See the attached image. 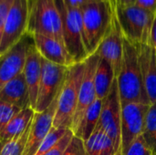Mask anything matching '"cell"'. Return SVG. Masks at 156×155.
I'll return each instance as SVG.
<instances>
[{
	"label": "cell",
	"instance_id": "obj_6",
	"mask_svg": "<svg viewBox=\"0 0 156 155\" xmlns=\"http://www.w3.org/2000/svg\"><path fill=\"white\" fill-rule=\"evenodd\" d=\"M56 4L61 16L66 50L73 63L83 62L89 56L83 42L81 10L67 6L62 0H56Z\"/></svg>",
	"mask_w": 156,
	"mask_h": 155
},
{
	"label": "cell",
	"instance_id": "obj_16",
	"mask_svg": "<svg viewBox=\"0 0 156 155\" xmlns=\"http://www.w3.org/2000/svg\"><path fill=\"white\" fill-rule=\"evenodd\" d=\"M30 36L33 38V42L37 50L43 58L61 66L69 67L74 64L68 54L64 44L58 40L39 34Z\"/></svg>",
	"mask_w": 156,
	"mask_h": 155
},
{
	"label": "cell",
	"instance_id": "obj_30",
	"mask_svg": "<svg viewBox=\"0 0 156 155\" xmlns=\"http://www.w3.org/2000/svg\"><path fill=\"white\" fill-rule=\"evenodd\" d=\"M31 123H32V122L27 126V128L25 130V132L18 137V139H17V141L16 143L15 148H14L12 153L10 155H22L25 144H26V142H27V139L28 134H29V131H30V128H31Z\"/></svg>",
	"mask_w": 156,
	"mask_h": 155
},
{
	"label": "cell",
	"instance_id": "obj_19",
	"mask_svg": "<svg viewBox=\"0 0 156 155\" xmlns=\"http://www.w3.org/2000/svg\"><path fill=\"white\" fill-rule=\"evenodd\" d=\"M34 115L35 111L30 107L21 110L0 133V142L5 144L14 138L21 135L32 122Z\"/></svg>",
	"mask_w": 156,
	"mask_h": 155
},
{
	"label": "cell",
	"instance_id": "obj_24",
	"mask_svg": "<svg viewBox=\"0 0 156 155\" xmlns=\"http://www.w3.org/2000/svg\"><path fill=\"white\" fill-rule=\"evenodd\" d=\"M70 130V129H56L54 127L51 128V130L49 131L48 134L47 135V137L44 139L43 143H41L40 147L38 148L37 152L36 155H45L47 153V152H48L65 134L66 132Z\"/></svg>",
	"mask_w": 156,
	"mask_h": 155
},
{
	"label": "cell",
	"instance_id": "obj_23",
	"mask_svg": "<svg viewBox=\"0 0 156 155\" xmlns=\"http://www.w3.org/2000/svg\"><path fill=\"white\" fill-rule=\"evenodd\" d=\"M142 135L154 155H156V104L149 107Z\"/></svg>",
	"mask_w": 156,
	"mask_h": 155
},
{
	"label": "cell",
	"instance_id": "obj_9",
	"mask_svg": "<svg viewBox=\"0 0 156 155\" xmlns=\"http://www.w3.org/2000/svg\"><path fill=\"white\" fill-rule=\"evenodd\" d=\"M29 0H14L4 26L0 44V56L18 43L27 34Z\"/></svg>",
	"mask_w": 156,
	"mask_h": 155
},
{
	"label": "cell",
	"instance_id": "obj_10",
	"mask_svg": "<svg viewBox=\"0 0 156 155\" xmlns=\"http://www.w3.org/2000/svg\"><path fill=\"white\" fill-rule=\"evenodd\" d=\"M150 105L136 102L122 103L120 155L125 154L130 145L143 134Z\"/></svg>",
	"mask_w": 156,
	"mask_h": 155
},
{
	"label": "cell",
	"instance_id": "obj_13",
	"mask_svg": "<svg viewBox=\"0 0 156 155\" xmlns=\"http://www.w3.org/2000/svg\"><path fill=\"white\" fill-rule=\"evenodd\" d=\"M58 96L45 111L40 113L35 112L22 155H36L44 139L53 127V121L58 106Z\"/></svg>",
	"mask_w": 156,
	"mask_h": 155
},
{
	"label": "cell",
	"instance_id": "obj_26",
	"mask_svg": "<svg viewBox=\"0 0 156 155\" xmlns=\"http://www.w3.org/2000/svg\"><path fill=\"white\" fill-rule=\"evenodd\" d=\"M124 155H154L143 135L138 137L127 149Z\"/></svg>",
	"mask_w": 156,
	"mask_h": 155
},
{
	"label": "cell",
	"instance_id": "obj_3",
	"mask_svg": "<svg viewBox=\"0 0 156 155\" xmlns=\"http://www.w3.org/2000/svg\"><path fill=\"white\" fill-rule=\"evenodd\" d=\"M85 64L74 63L68 68L66 79L58 99L53 127L56 129H70L76 111L80 88L84 74Z\"/></svg>",
	"mask_w": 156,
	"mask_h": 155
},
{
	"label": "cell",
	"instance_id": "obj_22",
	"mask_svg": "<svg viewBox=\"0 0 156 155\" xmlns=\"http://www.w3.org/2000/svg\"><path fill=\"white\" fill-rule=\"evenodd\" d=\"M115 78L111 64L100 58L95 72V90L98 99L103 100L107 97Z\"/></svg>",
	"mask_w": 156,
	"mask_h": 155
},
{
	"label": "cell",
	"instance_id": "obj_11",
	"mask_svg": "<svg viewBox=\"0 0 156 155\" xmlns=\"http://www.w3.org/2000/svg\"><path fill=\"white\" fill-rule=\"evenodd\" d=\"M99 60H100V56L98 55L97 52L90 55L84 60V64H85L84 74L80 88L79 100H78L76 111L70 128L73 133L76 131L77 127L79 126L87 109L91 105V103L97 98L96 90H95V72Z\"/></svg>",
	"mask_w": 156,
	"mask_h": 155
},
{
	"label": "cell",
	"instance_id": "obj_33",
	"mask_svg": "<svg viewBox=\"0 0 156 155\" xmlns=\"http://www.w3.org/2000/svg\"><path fill=\"white\" fill-rule=\"evenodd\" d=\"M149 46L153 48L156 49V12L154 14V21L152 24L151 28V34H150V40H149Z\"/></svg>",
	"mask_w": 156,
	"mask_h": 155
},
{
	"label": "cell",
	"instance_id": "obj_14",
	"mask_svg": "<svg viewBox=\"0 0 156 155\" xmlns=\"http://www.w3.org/2000/svg\"><path fill=\"white\" fill-rule=\"evenodd\" d=\"M100 58L107 60L117 78L122 66V53H123V35L119 26L115 10L112 19V24L109 33L106 35L104 39L100 44L97 51Z\"/></svg>",
	"mask_w": 156,
	"mask_h": 155
},
{
	"label": "cell",
	"instance_id": "obj_29",
	"mask_svg": "<svg viewBox=\"0 0 156 155\" xmlns=\"http://www.w3.org/2000/svg\"><path fill=\"white\" fill-rule=\"evenodd\" d=\"M13 2L14 0H0V44L2 40L5 19Z\"/></svg>",
	"mask_w": 156,
	"mask_h": 155
},
{
	"label": "cell",
	"instance_id": "obj_18",
	"mask_svg": "<svg viewBox=\"0 0 156 155\" xmlns=\"http://www.w3.org/2000/svg\"><path fill=\"white\" fill-rule=\"evenodd\" d=\"M0 100L16 106L20 110L30 107L28 89L23 72L12 79L2 88L0 90Z\"/></svg>",
	"mask_w": 156,
	"mask_h": 155
},
{
	"label": "cell",
	"instance_id": "obj_35",
	"mask_svg": "<svg viewBox=\"0 0 156 155\" xmlns=\"http://www.w3.org/2000/svg\"><path fill=\"white\" fill-rule=\"evenodd\" d=\"M3 145H4V144H3V143L0 142V153H1V150H2V147H3Z\"/></svg>",
	"mask_w": 156,
	"mask_h": 155
},
{
	"label": "cell",
	"instance_id": "obj_27",
	"mask_svg": "<svg viewBox=\"0 0 156 155\" xmlns=\"http://www.w3.org/2000/svg\"><path fill=\"white\" fill-rule=\"evenodd\" d=\"M74 133L71 130H69L66 134L48 151L45 155H62L68 145L69 144L71 139L73 138Z\"/></svg>",
	"mask_w": 156,
	"mask_h": 155
},
{
	"label": "cell",
	"instance_id": "obj_15",
	"mask_svg": "<svg viewBox=\"0 0 156 155\" xmlns=\"http://www.w3.org/2000/svg\"><path fill=\"white\" fill-rule=\"evenodd\" d=\"M150 104H156V49L146 44L134 45Z\"/></svg>",
	"mask_w": 156,
	"mask_h": 155
},
{
	"label": "cell",
	"instance_id": "obj_1",
	"mask_svg": "<svg viewBox=\"0 0 156 155\" xmlns=\"http://www.w3.org/2000/svg\"><path fill=\"white\" fill-rule=\"evenodd\" d=\"M117 82L121 102L150 104L136 47L123 37V53Z\"/></svg>",
	"mask_w": 156,
	"mask_h": 155
},
{
	"label": "cell",
	"instance_id": "obj_25",
	"mask_svg": "<svg viewBox=\"0 0 156 155\" xmlns=\"http://www.w3.org/2000/svg\"><path fill=\"white\" fill-rule=\"evenodd\" d=\"M20 111L17 107L0 100V133Z\"/></svg>",
	"mask_w": 156,
	"mask_h": 155
},
{
	"label": "cell",
	"instance_id": "obj_5",
	"mask_svg": "<svg viewBox=\"0 0 156 155\" xmlns=\"http://www.w3.org/2000/svg\"><path fill=\"white\" fill-rule=\"evenodd\" d=\"M113 5L123 37L133 45H149L154 13L139 7L135 4L127 6L116 5L114 3Z\"/></svg>",
	"mask_w": 156,
	"mask_h": 155
},
{
	"label": "cell",
	"instance_id": "obj_20",
	"mask_svg": "<svg viewBox=\"0 0 156 155\" xmlns=\"http://www.w3.org/2000/svg\"><path fill=\"white\" fill-rule=\"evenodd\" d=\"M103 100L96 98L91 105L87 109L79 126L74 132V135L80 138L83 142L87 141L97 127Z\"/></svg>",
	"mask_w": 156,
	"mask_h": 155
},
{
	"label": "cell",
	"instance_id": "obj_31",
	"mask_svg": "<svg viewBox=\"0 0 156 155\" xmlns=\"http://www.w3.org/2000/svg\"><path fill=\"white\" fill-rule=\"evenodd\" d=\"M135 5L152 13L156 12V0H136Z\"/></svg>",
	"mask_w": 156,
	"mask_h": 155
},
{
	"label": "cell",
	"instance_id": "obj_17",
	"mask_svg": "<svg viewBox=\"0 0 156 155\" xmlns=\"http://www.w3.org/2000/svg\"><path fill=\"white\" fill-rule=\"evenodd\" d=\"M41 56L37 50L34 42L29 47L23 73L25 75L27 86L28 89V96L30 107L35 110L37 99L38 87L41 78Z\"/></svg>",
	"mask_w": 156,
	"mask_h": 155
},
{
	"label": "cell",
	"instance_id": "obj_32",
	"mask_svg": "<svg viewBox=\"0 0 156 155\" xmlns=\"http://www.w3.org/2000/svg\"><path fill=\"white\" fill-rule=\"evenodd\" d=\"M67 6L72 7V8H81L87 4L95 1V0H62Z\"/></svg>",
	"mask_w": 156,
	"mask_h": 155
},
{
	"label": "cell",
	"instance_id": "obj_28",
	"mask_svg": "<svg viewBox=\"0 0 156 155\" xmlns=\"http://www.w3.org/2000/svg\"><path fill=\"white\" fill-rule=\"evenodd\" d=\"M62 155H87L84 142L74 135Z\"/></svg>",
	"mask_w": 156,
	"mask_h": 155
},
{
	"label": "cell",
	"instance_id": "obj_34",
	"mask_svg": "<svg viewBox=\"0 0 156 155\" xmlns=\"http://www.w3.org/2000/svg\"><path fill=\"white\" fill-rule=\"evenodd\" d=\"M116 5H122V6H127L134 5L136 0H112Z\"/></svg>",
	"mask_w": 156,
	"mask_h": 155
},
{
	"label": "cell",
	"instance_id": "obj_2",
	"mask_svg": "<svg viewBox=\"0 0 156 155\" xmlns=\"http://www.w3.org/2000/svg\"><path fill=\"white\" fill-rule=\"evenodd\" d=\"M82 16L83 42L88 56L95 53L109 33L114 5L111 0H95L80 8Z\"/></svg>",
	"mask_w": 156,
	"mask_h": 155
},
{
	"label": "cell",
	"instance_id": "obj_7",
	"mask_svg": "<svg viewBox=\"0 0 156 155\" xmlns=\"http://www.w3.org/2000/svg\"><path fill=\"white\" fill-rule=\"evenodd\" d=\"M68 68L67 66L52 63L43 58H41V78L34 110L36 113L45 111L59 95L66 79Z\"/></svg>",
	"mask_w": 156,
	"mask_h": 155
},
{
	"label": "cell",
	"instance_id": "obj_4",
	"mask_svg": "<svg viewBox=\"0 0 156 155\" xmlns=\"http://www.w3.org/2000/svg\"><path fill=\"white\" fill-rule=\"evenodd\" d=\"M27 34L44 35L64 44L62 20L56 0H29Z\"/></svg>",
	"mask_w": 156,
	"mask_h": 155
},
{
	"label": "cell",
	"instance_id": "obj_12",
	"mask_svg": "<svg viewBox=\"0 0 156 155\" xmlns=\"http://www.w3.org/2000/svg\"><path fill=\"white\" fill-rule=\"evenodd\" d=\"M32 43V37L26 34L18 43L0 56V90L8 81L23 72L27 51Z\"/></svg>",
	"mask_w": 156,
	"mask_h": 155
},
{
	"label": "cell",
	"instance_id": "obj_21",
	"mask_svg": "<svg viewBox=\"0 0 156 155\" xmlns=\"http://www.w3.org/2000/svg\"><path fill=\"white\" fill-rule=\"evenodd\" d=\"M84 146L87 155H115L112 139L98 126L90 138L84 142Z\"/></svg>",
	"mask_w": 156,
	"mask_h": 155
},
{
	"label": "cell",
	"instance_id": "obj_8",
	"mask_svg": "<svg viewBox=\"0 0 156 155\" xmlns=\"http://www.w3.org/2000/svg\"><path fill=\"white\" fill-rule=\"evenodd\" d=\"M121 122L122 102L117 79L115 78L107 97L103 100L100 119L97 124V126L103 130L112 139L114 145L115 155H120Z\"/></svg>",
	"mask_w": 156,
	"mask_h": 155
}]
</instances>
